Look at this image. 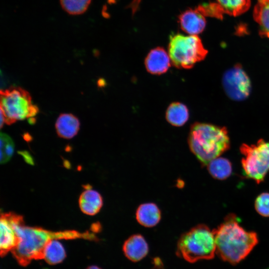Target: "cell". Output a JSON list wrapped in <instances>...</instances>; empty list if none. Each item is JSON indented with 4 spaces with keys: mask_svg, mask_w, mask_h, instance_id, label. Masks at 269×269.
<instances>
[{
    "mask_svg": "<svg viewBox=\"0 0 269 269\" xmlns=\"http://www.w3.org/2000/svg\"><path fill=\"white\" fill-rule=\"evenodd\" d=\"M10 223L18 237L16 247L11 251L18 263L23 266L33 260L43 259V252L46 245L54 239H84L96 240L95 235L89 232L76 231L53 232L41 228L26 226L23 217L12 212L6 213Z\"/></svg>",
    "mask_w": 269,
    "mask_h": 269,
    "instance_id": "obj_1",
    "label": "cell"
},
{
    "mask_svg": "<svg viewBox=\"0 0 269 269\" xmlns=\"http://www.w3.org/2000/svg\"><path fill=\"white\" fill-rule=\"evenodd\" d=\"M213 232L216 254L223 261L234 265L245 259L259 242L257 234L245 230L232 214L227 216Z\"/></svg>",
    "mask_w": 269,
    "mask_h": 269,
    "instance_id": "obj_2",
    "label": "cell"
},
{
    "mask_svg": "<svg viewBox=\"0 0 269 269\" xmlns=\"http://www.w3.org/2000/svg\"><path fill=\"white\" fill-rule=\"evenodd\" d=\"M188 143L191 151L204 165L230 147L226 128L207 123H195L191 126Z\"/></svg>",
    "mask_w": 269,
    "mask_h": 269,
    "instance_id": "obj_3",
    "label": "cell"
},
{
    "mask_svg": "<svg viewBox=\"0 0 269 269\" xmlns=\"http://www.w3.org/2000/svg\"><path fill=\"white\" fill-rule=\"evenodd\" d=\"M215 253L213 230L203 224L198 225L184 233L177 243V255L189 263L212 259Z\"/></svg>",
    "mask_w": 269,
    "mask_h": 269,
    "instance_id": "obj_4",
    "label": "cell"
},
{
    "mask_svg": "<svg viewBox=\"0 0 269 269\" xmlns=\"http://www.w3.org/2000/svg\"><path fill=\"white\" fill-rule=\"evenodd\" d=\"M168 51L173 65L185 69L192 68L208 53L197 35L185 36L180 33L170 35Z\"/></svg>",
    "mask_w": 269,
    "mask_h": 269,
    "instance_id": "obj_5",
    "label": "cell"
},
{
    "mask_svg": "<svg viewBox=\"0 0 269 269\" xmlns=\"http://www.w3.org/2000/svg\"><path fill=\"white\" fill-rule=\"evenodd\" d=\"M38 112V108L33 104L30 94L25 90L17 87L1 90L0 113L7 125L25 119H29L32 124Z\"/></svg>",
    "mask_w": 269,
    "mask_h": 269,
    "instance_id": "obj_6",
    "label": "cell"
},
{
    "mask_svg": "<svg viewBox=\"0 0 269 269\" xmlns=\"http://www.w3.org/2000/svg\"><path fill=\"white\" fill-rule=\"evenodd\" d=\"M240 149L244 155L242 164L245 175L260 183L269 170V141L261 139L256 144L243 143Z\"/></svg>",
    "mask_w": 269,
    "mask_h": 269,
    "instance_id": "obj_7",
    "label": "cell"
},
{
    "mask_svg": "<svg viewBox=\"0 0 269 269\" xmlns=\"http://www.w3.org/2000/svg\"><path fill=\"white\" fill-rule=\"evenodd\" d=\"M222 84L226 95L234 101H240L246 99L251 92L250 79L239 64L225 72Z\"/></svg>",
    "mask_w": 269,
    "mask_h": 269,
    "instance_id": "obj_8",
    "label": "cell"
},
{
    "mask_svg": "<svg viewBox=\"0 0 269 269\" xmlns=\"http://www.w3.org/2000/svg\"><path fill=\"white\" fill-rule=\"evenodd\" d=\"M169 54L162 47L151 49L144 60L145 68L153 75H161L167 71L170 66Z\"/></svg>",
    "mask_w": 269,
    "mask_h": 269,
    "instance_id": "obj_9",
    "label": "cell"
},
{
    "mask_svg": "<svg viewBox=\"0 0 269 269\" xmlns=\"http://www.w3.org/2000/svg\"><path fill=\"white\" fill-rule=\"evenodd\" d=\"M181 29L190 35H197L201 33L206 26L205 16L196 8L189 9L179 16Z\"/></svg>",
    "mask_w": 269,
    "mask_h": 269,
    "instance_id": "obj_10",
    "label": "cell"
},
{
    "mask_svg": "<svg viewBox=\"0 0 269 269\" xmlns=\"http://www.w3.org/2000/svg\"><path fill=\"white\" fill-rule=\"evenodd\" d=\"M123 250L125 256L129 260L137 262L147 255L149 248L144 237L140 234H135L125 241Z\"/></svg>",
    "mask_w": 269,
    "mask_h": 269,
    "instance_id": "obj_11",
    "label": "cell"
},
{
    "mask_svg": "<svg viewBox=\"0 0 269 269\" xmlns=\"http://www.w3.org/2000/svg\"><path fill=\"white\" fill-rule=\"evenodd\" d=\"M0 228V255L2 256L16 247L18 239L6 213L1 214Z\"/></svg>",
    "mask_w": 269,
    "mask_h": 269,
    "instance_id": "obj_12",
    "label": "cell"
},
{
    "mask_svg": "<svg viewBox=\"0 0 269 269\" xmlns=\"http://www.w3.org/2000/svg\"><path fill=\"white\" fill-rule=\"evenodd\" d=\"M80 126V121L77 117L72 114L63 113L57 118L55 129L59 137L70 139L77 134Z\"/></svg>",
    "mask_w": 269,
    "mask_h": 269,
    "instance_id": "obj_13",
    "label": "cell"
},
{
    "mask_svg": "<svg viewBox=\"0 0 269 269\" xmlns=\"http://www.w3.org/2000/svg\"><path fill=\"white\" fill-rule=\"evenodd\" d=\"M79 204L81 211L88 215L98 213L103 205V199L97 191L87 188L81 194Z\"/></svg>",
    "mask_w": 269,
    "mask_h": 269,
    "instance_id": "obj_14",
    "label": "cell"
},
{
    "mask_svg": "<svg viewBox=\"0 0 269 269\" xmlns=\"http://www.w3.org/2000/svg\"><path fill=\"white\" fill-rule=\"evenodd\" d=\"M160 218V210L154 203L142 204L136 210V220L143 226L146 227L155 226L158 223Z\"/></svg>",
    "mask_w": 269,
    "mask_h": 269,
    "instance_id": "obj_15",
    "label": "cell"
},
{
    "mask_svg": "<svg viewBox=\"0 0 269 269\" xmlns=\"http://www.w3.org/2000/svg\"><path fill=\"white\" fill-rule=\"evenodd\" d=\"M253 17L259 25L260 35L269 38V0H257Z\"/></svg>",
    "mask_w": 269,
    "mask_h": 269,
    "instance_id": "obj_16",
    "label": "cell"
},
{
    "mask_svg": "<svg viewBox=\"0 0 269 269\" xmlns=\"http://www.w3.org/2000/svg\"><path fill=\"white\" fill-rule=\"evenodd\" d=\"M189 116L187 107L184 104L176 102L169 105L165 114L167 121L175 127L184 125L188 121Z\"/></svg>",
    "mask_w": 269,
    "mask_h": 269,
    "instance_id": "obj_17",
    "label": "cell"
},
{
    "mask_svg": "<svg viewBox=\"0 0 269 269\" xmlns=\"http://www.w3.org/2000/svg\"><path fill=\"white\" fill-rule=\"evenodd\" d=\"M223 14L238 16L246 12L251 5V0H215Z\"/></svg>",
    "mask_w": 269,
    "mask_h": 269,
    "instance_id": "obj_18",
    "label": "cell"
},
{
    "mask_svg": "<svg viewBox=\"0 0 269 269\" xmlns=\"http://www.w3.org/2000/svg\"><path fill=\"white\" fill-rule=\"evenodd\" d=\"M65 256L63 246L56 239L50 240L45 246L43 252V259L51 265L61 263Z\"/></svg>",
    "mask_w": 269,
    "mask_h": 269,
    "instance_id": "obj_19",
    "label": "cell"
},
{
    "mask_svg": "<svg viewBox=\"0 0 269 269\" xmlns=\"http://www.w3.org/2000/svg\"><path fill=\"white\" fill-rule=\"evenodd\" d=\"M210 174L217 179H225L232 173L231 162L226 158L217 157L212 160L207 165Z\"/></svg>",
    "mask_w": 269,
    "mask_h": 269,
    "instance_id": "obj_20",
    "label": "cell"
},
{
    "mask_svg": "<svg viewBox=\"0 0 269 269\" xmlns=\"http://www.w3.org/2000/svg\"><path fill=\"white\" fill-rule=\"evenodd\" d=\"M92 0H60L62 9L67 13L80 15L85 13L89 7Z\"/></svg>",
    "mask_w": 269,
    "mask_h": 269,
    "instance_id": "obj_21",
    "label": "cell"
},
{
    "mask_svg": "<svg viewBox=\"0 0 269 269\" xmlns=\"http://www.w3.org/2000/svg\"><path fill=\"white\" fill-rule=\"evenodd\" d=\"M14 143L6 134H0V163H6L12 157L14 152Z\"/></svg>",
    "mask_w": 269,
    "mask_h": 269,
    "instance_id": "obj_22",
    "label": "cell"
},
{
    "mask_svg": "<svg viewBox=\"0 0 269 269\" xmlns=\"http://www.w3.org/2000/svg\"><path fill=\"white\" fill-rule=\"evenodd\" d=\"M196 9L204 16H210L222 19L223 13L216 2L200 4Z\"/></svg>",
    "mask_w": 269,
    "mask_h": 269,
    "instance_id": "obj_23",
    "label": "cell"
},
{
    "mask_svg": "<svg viewBox=\"0 0 269 269\" xmlns=\"http://www.w3.org/2000/svg\"><path fill=\"white\" fill-rule=\"evenodd\" d=\"M256 211L263 216H269V193L260 194L255 201Z\"/></svg>",
    "mask_w": 269,
    "mask_h": 269,
    "instance_id": "obj_24",
    "label": "cell"
},
{
    "mask_svg": "<svg viewBox=\"0 0 269 269\" xmlns=\"http://www.w3.org/2000/svg\"><path fill=\"white\" fill-rule=\"evenodd\" d=\"M87 269H101L96 266H91L88 268Z\"/></svg>",
    "mask_w": 269,
    "mask_h": 269,
    "instance_id": "obj_25",
    "label": "cell"
},
{
    "mask_svg": "<svg viewBox=\"0 0 269 269\" xmlns=\"http://www.w3.org/2000/svg\"><path fill=\"white\" fill-rule=\"evenodd\" d=\"M269 269V268H268V269Z\"/></svg>",
    "mask_w": 269,
    "mask_h": 269,
    "instance_id": "obj_26",
    "label": "cell"
}]
</instances>
